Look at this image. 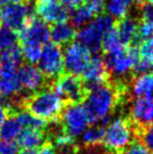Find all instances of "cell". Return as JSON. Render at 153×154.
<instances>
[{
  "label": "cell",
  "mask_w": 153,
  "mask_h": 154,
  "mask_svg": "<svg viewBox=\"0 0 153 154\" xmlns=\"http://www.w3.org/2000/svg\"><path fill=\"white\" fill-rule=\"evenodd\" d=\"M137 36L141 39H150L153 37V20H141L137 29Z\"/></svg>",
  "instance_id": "1f68e13d"
},
{
  "label": "cell",
  "mask_w": 153,
  "mask_h": 154,
  "mask_svg": "<svg viewBox=\"0 0 153 154\" xmlns=\"http://www.w3.org/2000/svg\"><path fill=\"white\" fill-rule=\"evenodd\" d=\"M49 142L48 132L46 130L25 128L17 136V145L22 149H37L45 143Z\"/></svg>",
  "instance_id": "ac0fdd59"
},
{
  "label": "cell",
  "mask_w": 153,
  "mask_h": 154,
  "mask_svg": "<svg viewBox=\"0 0 153 154\" xmlns=\"http://www.w3.org/2000/svg\"><path fill=\"white\" fill-rule=\"evenodd\" d=\"M38 154H57V151L50 142H47L38 149Z\"/></svg>",
  "instance_id": "d590c367"
},
{
  "label": "cell",
  "mask_w": 153,
  "mask_h": 154,
  "mask_svg": "<svg viewBox=\"0 0 153 154\" xmlns=\"http://www.w3.org/2000/svg\"><path fill=\"white\" fill-rule=\"evenodd\" d=\"M115 29L118 32L123 44L128 45L131 44L136 39L139 25L134 18L126 16L118 20Z\"/></svg>",
  "instance_id": "44dd1931"
},
{
  "label": "cell",
  "mask_w": 153,
  "mask_h": 154,
  "mask_svg": "<svg viewBox=\"0 0 153 154\" xmlns=\"http://www.w3.org/2000/svg\"><path fill=\"white\" fill-rule=\"evenodd\" d=\"M37 1H49V2H55L57 0H37Z\"/></svg>",
  "instance_id": "b9f144b4"
},
{
  "label": "cell",
  "mask_w": 153,
  "mask_h": 154,
  "mask_svg": "<svg viewBox=\"0 0 153 154\" xmlns=\"http://www.w3.org/2000/svg\"><path fill=\"white\" fill-rule=\"evenodd\" d=\"M135 140V130L130 119L122 113L108 124L103 147L109 154H123Z\"/></svg>",
  "instance_id": "3957f363"
},
{
  "label": "cell",
  "mask_w": 153,
  "mask_h": 154,
  "mask_svg": "<svg viewBox=\"0 0 153 154\" xmlns=\"http://www.w3.org/2000/svg\"><path fill=\"white\" fill-rule=\"evenodd\" d=\"M20 51L23 59H25V61H27L29 64L37 63L42 53V45L34 42H20Z\"/></svg>",
  "instance_id": "f1b7e54d"
},
{
  "label": "cell",
  "mask_w": 153,
  "mask_h": 154,
  "mask_svg": "<svg viewBox=\"0 0 153 154\" xmlns=\"http://www.w3.org/2000/svg\"><path fill=\"white\" fill-rule=\"evenodd\" d=\"M38 63V68L47 80L57 79L64 71V56L61 47L55 43L45 44Z\"/></svg>",
  "instance_id": "8992f818"
},
{
  "label": "cell",
  "mask_w": 153,
  "mask_h": 154,
  "mask_svg": "<svg viewBox=\"0 0 153 154\" xmlns=\"http://www.w3.org/2000/svg\"><path fill=\"white\" fill-rule=\"evenodd\" d=\"M137 59L136 48H123L118 53L107 55L105 59L107 69L115 77H124L134 68Z\"/></svg>",
  "instance_id": "30bf717a"
},
{
  "label": "cell",
  "mask_w": 153,
  "mask_h": 154,
  "mask_svg": "<svg viewBox=\"0 0 153 154\" xmlns=\"http://www.w3.org/2000/svg\"><path fill=\"white\" fill-rule=\"evenodd\" d=\"M0 23H2V10L0 8Z\"/></svg>",
  "instance_id": "60d3db41"
},
{
  "label": "cell",
  "mask_w": 153,
  "mask_h": 154,
  "mask_svg": "<svg viewBox=\"0 0 153 154\" xmlns=\"http://www.w3.org/2000/svg\"><path fill=\"white\" fill-rule=\"evenodd\" d=\"M113 19L108 15H100L92 19L91 22L87 23L80 29L77 32L78 42L89 49L90 53H98L102 49V42L105 35L113 29Z\"/></svg>",
  "instance_id": "277c9868"
},
{
  "label": "cell",
  "mask_w": 153,
  "mask_h": 154,
  "mask_svg": "<svg viewBox=\"0 0 153 154\" xmlns=\"http://www.w3.org/2000/svg\"><path fill=\"white\" fill-rule=\"evenodd\" d=\"M123 48H124V44L122 43L118 32L113 27L111 31L105 35L102 42V49L106 53V55H111V54L118 53Z\"/></svg>",
  "instance_id": "83f0119b"
},
{
  "label": "cell",
  "mask_w": 153,
  "mask_h": 154,
  "mask_svg": "<svg viewBox=\"0 0 153 154\" xmlns=\"http://www.w3.org/2000/svg\"><path fill=\"white\" fill-rule=\"evenodd\" d=\"M141 20H153V5L150 3L143 4L139 11Z\"/></svg>",
  "instance_id": "e575fe53"
},
{
  "label": "cell",
  "mask_w": 153,
  "mask_h": 154,
  "mask_svg": "<svg viewBox=\"0 0 153 154\" xmlns=\"http://www.w3.org/2000/svg\"><path fill=\"white\" fill-rule=\"evenodd\" d=\"M21 125L15 116H11L0 127V138L2 140H13L21 131Z\"/></svg>",
  "instance_id": "4316f807"
},
{
  "label": "cell",
  "mask_w": 153,
  "mask_h": 154,
  "mask_svg": "<svg viewBox=\"0 0 153 154\" xmlns=\"http://www.w3.org/2000/svg\"><path fill=\"white\" fill-rule=\"evenodd\" d=\"M136 140L143 143L151 152H153V123L148 125L147 127L143 128L137 133Z\"/></svg>",
  "instance_id": "4dcf8cb0"
},
{
  "label": "cell",
  "mask_w": 153,
  "mask_h": 154,
  "mask_svg": "<svg viewBox=\"0 0 153 154\" xmlns=\"http://www.w3.org/2000/svg\"><path fill=\"white\" fill-rule=\"evenodd\" d=\"M22 61V54L18 45L8 48L5 51H1L0 55V65L2 66L13 67V68H18Z\"/></svg>",
  "instance_id": "484cf974"
},
{
  "label": "cell",
  "mask_w": 153,
  "mask_h": 154,
  "mask_svg": "<svg viewBox=\"0 0 153 154\" xmlns=\"http://www.w3.org/2000/svg\"><path fill=\"white\" fill-rule=\"evenodd\" d=\"M31 16L32 4L29 2L6 4L2 10V24L13 31L19 32Z\"/></svg>",
  "instance_id": "7c38bea8"
},
{
  "label": "cell",
  "mask_w": 153,
  "mask_h": 154,
  "mask_svg": "<svg viewBox=\"0 0 153 154\" xmlns=\"http://www.w3.org/2000/svg\"><path fill=\"white\" fill-rule=\"evenodd\" d=\"M105 10L104 0H86L84 4L74 8L70 13L72 24L74 26H82L87 24L91 19L102 15Z\"/></svg>",
  "instance_id": "9a60e30c"
},
{
  "label": "cell",
  "mask_w": 153,
  "mask_h": 154,
  "mask_svg": "<svg viewBox=\"0 0 153 154\" xmlns=\"http://www.w3.org/2000/svg\"><path fill=\"white\" fill-rule=\"evenodd\" d=\"M128 88L122 82H107L89 90L83 102L89 124H96L105 118H111L123 107Z\"/></svg>",
  "instance_id": "6da1fadb"
},
{
  "label": "cell",
  "mask_w": 153,
  "mask_h": 154,
  "mask_svg": "<svg viewBox=\"0 0 153 154\" xmlns=\"http://www.w3.org/2000/svg\"><path fill=\"white\" fill-rule=\"evenodd\" d=\"M82 75V80L88 91L107 83L109 81V71L107 69L105 60L99 56L91 58Z\"/></svg>",
  "instance_id": "4fadbf2b"
},
{
  "label": "cell",
  "mask_w": 153,
  "mask_h": 154,
  "mask_svg": "<svg viewBox=\"0 0 153 154\" xmlns=\"http://www.w3.org/2000/svg\"><path fill=\"white\" fill-rule=\"evenodd\" d=\"M18 39L19 37L17 35V32L5 26L0 27V51H3L17 45Z\"/></svg>",
  "instance_id": "f546056e"
},
{
  "label": "cell",
  "mask_w": 153,
  "mask_h": 154,
  "mask_svg": "<svg viewBox=\"0 0 153 154\" xmlns=\"http://www.w3.org/2000/svg\"><path fill=\"white\" fill-rule=\"evenodd\" d=\"M18 37L20 42H34L45 45L50 39V27L40 18L31 16L19 31Z\"/></svg>",
  "instance_id": "8fae6325"
},
{
  "label": "cell",
  "mask_w": 153,
  "mask_h": 154,
  "mask_svg": "<svg viewBox=\"0 0 153 154\" xmlns=\"http://www.w3.org/2000/svg\"><path fill=\"white\" fill-rule=\"evenodd\" d=\"M123 154H151V151L139 140H135L129 145V147Z\"/></svg>",
  "instance_id": "d6a6232c"
},
{
  "label": "cell",
  "mask_w": 153,
  "mask_h": 154,
  "mask_svg": "<svg viewBox=\"0 0 153 154\" xmlns=\"http://www.w3.org/2000/svg\"><path fill=\"white\" fill-rule=\"evenodd\" d=\"M148 1H149L150 4H152V5H153V0H148Z\"/></svg>",
  "instance_id": "7bdbcfd3"
},
{
  "label": "cell",
  "mask_w": 153,
  "mask_h": 154,
  "mask_svg": "<svg viewBox=\"0 0 153 154\" xmlns=\"http://www.w3.org/2000/svg\"><path fill=\"white\" fill-rule=\"evenodd\" d=\"M0 154H19V146L12 140H0Z\"/></svg>",
  "instance_id": "836d02e7"
},
{
  "label": "cell",
  "mask_w": 153,
  "mask_h": 154,
  "mask_svg": "<svg viewBox=\"0 0 153 154\" xmlns=\"http://www.w3.org/2000/svg\"><path fill=\"white\" fill-rule=\"evenodd\" d=\"M36 12L39 15L41 20L46 23L57 24V23L65 22L69 17L67 8L57 1H37Z\"/></svg>",
  "instance_id": "2e32d148"
},
{
  "label": "cell",
  "mask_w": 153,
  "mask_h": 154,
  "mask_svg": "<svg viewBox=\"0 0 153 154\" xmlns=\"http://www.w3.org/2000/svg\"><path fill=\"white\" fill-rule=\"evenodd\" d=\"M63 1V5L65 8H77L79 6H81L82 4H84L86 2V0H62Z\"/></svg>",
  "instance_id": "8d00e7d4"
},
{
  "label": "cell",
  "mask_w": 153,
  "mask_h": 154,
  "mask_svg": "<svg viewBox=\"0 0 153 154\" xmlns=\"http://www.w3.org/2000/svg\"><path fill=\"white\" fill-rule=\"evenodd\" d=\"M153 68V38L146 39L137 48V59L133 70L141 75Z\"/></svg>",
  "instance_id": "d6986e66"
},
{
  "label": "cell",
  "mask_w": 153,
  "mask_h": 154,
  "mask_svg": "<svg viewBox=\"0 0 153 154\" xmlns=\"http://www.w3.org/2000/svg\"><path fill=\"white\" fill-rule=\"evenodd\" d=\"M132 0H108L106 6L107 12L112 18L122 19L127 16L131 8Z\"/></svg>",
  "instance_id": "d4e9b609"
},
{
  "label": "cell",
  "mask_w": 153,
  "mask_h": 154,
  "mask_svg": "<svg viewBox=\"0 0 153 154\" xmlns=\"http://www.w3.org/2000/svg\"><path fill=\"white\" fill-rule=\"evenodd\" d=\"M131 93L135 97H153V73L137 75L131 84Z\"/></svg>",
  "instance_id": "7402d4cb"
},
{
  "label": "cell",
  "mask_w": 153,
  "mask_h": 154,
  "mask_svg": "<svg viewBox=\"0 0 153 154\" xmlns=\"http://www.w3.org/2000/svg\"><path fill=\"white\" fill-rule=\"evenodd\" d=\"M132 2H134L136 4H142L144 2V0H132Z\"/></svg>",
  "instance_id": "ab89813d"
},
{
  "label": "cell",
  "mask_w": 153,
  "mask_h": 154,
  "mask_svg": "<svg viewBox=\"0 0 153 154\" xmlns=\"http://www.w3.org/2000/svg\"><path fill=\"white\" fill-rule=\"evenodd\" d=\"M64 56V68L68 73L80 75L84 72L91 59V53L81 43L72 42L66 45Z\"/></svg>",
  "instance_id": "ba28073f"
},
{
  "label": "cell",
  "mask_w": 153,
  "mask_h": 154,
  "mask_svg": "<svg viewBox=\"0 0 153 154\" xmlns=\"http://www.w3.org/2000/svg\"><path fill=\"white\" fill-rule=\"evenodd\" d=\"M105 132H106L105 126L100 123L85 130L83 138H82V145H83L84 149L96 148V147L102 146L103 142H104Z\"/></svg>",
  "instance_id": "603a6c76"
},
{
  "label": "cell",
  "mask_w": 153,
  "mask_h": 154,
  "mask_svg": "<svg viewBox=\"0 0 153 154\" xmlns=\"http://www.w3.org/2000/svg\"><path fill=\"white\" fill-rule=\"evenodd\" d=\"M77 37V31L72 23L61 22L53 24L50 29V39L57 45H67Z\"/></svg>",
  "instance_id": "ffe728a7"
},
{
  "label": "cell",
  "mask_w": 153,
  "mask_h": 154,
  "mask_svg": "<svg viewBox=\"0 0 153 154\" xmlns=\"http://www.w3.org/2000/svg\"><path fill=\"white\" fill-rule=\"evenodd\" d=\"M135 130V136L143 128L153 123V97H136L131 102L127 113Z\"/></svg>",
  "instance_id": "9c48e42d"
},
{
  "label": "cell",
  "mask_w": 153,
  "mask_h": 154,
  "mask_svg": "<svg viewBox=\"0 0 153 154\" xmlns=\"http://www.w3.org/2000/svg\"><path fill=\"white\" fill-rule=\"evenodd\" d=\"M15 118L17 119V121H18L19 124L21 125V127H25V128L46 130L47 128H48V126L50 125V123L41 120V119L36 118V116H34L33 114L29 113V111L23 109V108L20 110V111L17 112Z\"/></svg>",
  "instance_id": "cb8c5ba5"
},
{
  "label": "cell",
  "mask_w": 153,
  "mask_h": 154,
  "mask_svg": "<svg viewBox=\"0 0 153 154\" xmlns=\"http://www.w3.org/2000/svg\"><path fill=\"white\" fill-rule=\"evenodd\" d=\"M53 90L66 105H77L85 101L88 94L83 80L72 73H62L53 83Z\"/></svg>",
  "instance_id": "5b68a950"
},
{
  "label": "cell",
  "mask_w": 153,
  "mask_h": 154,
  "mask_svg": "<svg viewBox=\"0 0 153 154\" xmlns=\"http://www.w3.org/2000/svg\"><path fill=\"white\" fill-rule=\"evenodd\" d=\"M29 2V0H0V5H6L11 3H24Z\"/></svg>",
  "instance_id": "74e56055"
},
{
  "label": "cell",
  "mask_w": 153,
  "mask_h": 154,
  "mask_svg": "<svg viewBox=\"0 0 153 154\" xmlns=\"http://www.w3.org/2000/svg\"><path fill=\"white\" fill-rule=\"evenodd\" d=\"M21 104L23 109L48 123L58 122L66 106L63 100L49 87L22 97Z\"/></svg>",
  "instance_id": "7a4b0ae2"
},
{
  "label": "cell",
  "mask_w": 153,
  "mask_h": 154,
  "mask_svg": "<svg viewBox=\"0 0 153 154\" xmlns=\"http://www.w3.org/2000/svg\"><path fill=\"white\" fill-rule=\"evenodd\" d=\"M18 75L22 89H25L31 93L47 87L48 80L44 77L40 69L34 66L33 64H26L21 66L18 71Z\"/></svg>",
  "instance_id": "5bb4252c"
},
{
  "label": "cell",
  "mask_w": 153,
  "mask_h": 154,
  "mask_svg": "<svg viewBox=\"0 0 153 154\" xmlns=\"http://www.w3.org/2000/svg\"><path fill=\"white\" fill-rule=\"evenodd\" d=\"M19 154H38L37 149H22Z\"/></svg>",
  "instance_id": "f35d334b"
},
{
  "label": "cell",
  "mask_w": 153,
  "mask_h": 154,
  "mask_svg": "<svg viewBox=\"0 0 153 154\" xmlns=\"http://www.w3.org/2000/svg\"><path fill=\"white\" fill-rule=\"evenodd\" d=\"M61 129L68 135L76 138L85 132L89 125L87 113L81 104L66 105L59 120Z\"/></svg>",
  "instance_id": "52a82bcc"
},
{
  "label": "cell",
  "mask_w": 153,
  "mask_h": 154,
  "mask_svg": "<svg viewBox=\"0 0 153 154\" xmlns=\"http://www.w3.org/2000/svg\"><path fill=\"white\" fill-rule=\"evenodd\" d=\"M21 90L17 68L0 65V97H15Z\"/></svg>",
  "instance_id": "e0dca14e"
}]
</instances>
